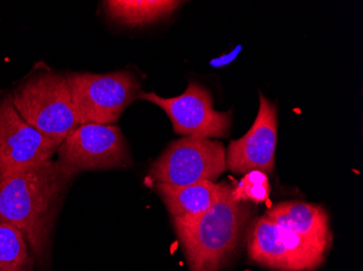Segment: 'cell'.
Returning a JSON list of instances; mask_svg holds the SVG:
<instances>
[{
	"label": "cell",
	"instance_id": "cell-1",
	"mask_svg": "<svg viewBox=\"0 0 363 271\" xmlns=\"http://www.w3.org/2000/svg\"><path fill=\"white\" fill-rule=\"evenodd\" d=\"M74 176L52 160L0 176V220L21 232L38 266L46 265L55 220Z\"/></svg>",
	"mask_w": 363,
	"mask_h": 271
},
{
	"label": "cell",
	"instance_id": "cell-2",
	"mask_svg": "<svg viewBox=\"0 0 363 271\" xmlns=\"http://www.w3.org/2000/svg\"><path fill=\"white\" fill-rule=\"evenodd\" d=\"M252 215V207L236 199L233 187L203 213L172 218L191 271H219L235 252Z\"/></svg>",
	"mask_w": 363,
	"mask_h": 271
},
{
	"label": "cell",
	"instance_id": "cell-3",
	"mask_svg": "<svg viewBox=\"0 0 363 271\" xmlns=\"http://www.w3.org/2000/svg\"><path fill=\"white\" fill-rule=\"evenodd\" d=\"M20 115L60 146L79 126L67 77L52 71L32 75L11 95Z\"/></svg>",
	"mask_w": 363,
	"mask_h": 271
},
{
	"label": "cell",
	"instance_id": "cell-4",
	"mask_svg": "<svg viewBox=\"0 0 363 271\" xmlns=\"http://www.w3.org/2000/svg\"><path fill=\"white\" fill-rule=\"evenodd\" d=\"M73 105L79 125L87 123L111 125L122 112L138 99L140 83L126 71L94 74L72 73L67 75Z\"/></svg>",
	"mask_w": 363,
	"mask_h": 271
},
{
	"label": "cell",
	"instance_id": "cell-5",
	"mask_svg": "<svg viewBox=\"0 0 363 271\" xmlns=\"http://www.w3.org/2000/svg\"><path fill=\"white\" fill-rule=\"evenodd\" d=\"M226 169V150L221 142L183 137L169 144L155 161L150 178L156 183L171 185L216 183Z\"/></svg>",
	"mask_w": 363,
	"mask_h": 271
},
{
	"label": "cell",
	"instance_id": "cell-6",
	"mask_svg": "<svg viewBox=\"0 0 363 271\" xmlns=\"http://www.w3.org/2000/svg\"><path fill=\"white\" fill-rule=\"evenodd\" d=\"M247 250L254 262L281 271H313L323 263L325 250L273 223L266 215L252 224Z\"/></svg>",
	"mask_w": 363,
	"mask_h": 271
},
{
	"label": "cell",
	"instance_id": "cell-7",
	"mask_svg": "<svg viewBox=\"0 0 363 271\" xmlns=\"http://www.w3.org/2000/svg\"><path fill=\"white\" fill-rule=\"evenodd\" d=\"M58 160L75 175L84 171L125 168L132 165L123 134L118 126L79 125L59 146Z\"/></svg>",
	"mask_w": 363,
	"mask_h": 271
},
{
	"label": "cell",
	"instance_id": "cell-8",
	"mask_svg": "<svg viewBox=\"0 0 363 271\" xmlns=\"http://www.w3.org/2000/svg\"><path fill=\"white\" fill-rule=\"evenodd\" d=\"M138 99L154 103L166 112L175 134L185 137H226L232 124V113L214 110L211 93L197 81H191L186 91L173 98L140 91Z\"/></svg>",
	"mask_w": 363,
	"mask_h": 271
},
{
	"label": "cell",
	"instance_id": "cell-9",
	"mask_svg": "<svg viewBox=\"0 0 363 271\" xmlns=\"http://www.w3.org/2000/svg\"><path fill=\"white\" fill-rule=\"evenodd\" d=\"M58 148L20 115L11 95L0 101V176L50 161Z\"/></svg>",
	"mask_w": 363,
	"mask_h": 271
},
{
	"label": "cell",
	"instance_id": "cell-10",
	"mask_svg": "<svg viewBox=\"0 0 363 271\" xmlns=\"http://www.w3.org/2000/svg\"><path fill=\"white\" fill-rule=\"evenodd\" d=\"M252 128L240 139L233 140L226 151V168L236 174L274 171L277 142V109L263 93Z\"/></svg>",
	"mask_w": 363,
	"mask_h": 271
},
{
	"label": "cell",
	"instance_id": "cell-11",
	"mask_svg": "<svg viewBox=\"0 0 363 271\" xmlns=\"http://www.w3.org/2000/svg\"><path fill=\"white\" fill-rule=\"evenodd\" d=\"M266 216L273 223L328 250L332 243L330 218L321 205L307 202H282L271 207Z\"/></svg>",
	"mask_w": 363,
	"mask_h": 271
},
{
	"label": "cell",
	"instance_id": "cell-12",
	"mask_svg": "<svg viewBox=\"0 0 363 271\" xmlns=\"http://www.w3.org/2000/svg\"><path fill=\"white\" fill-rule=\"evenodd\" d=\"M156 191L172 218L191 217L209 209L234 185L228 183L201 181L189 185L156 183Z\"/></svg>",
	"mask_w": 363,
	"mask_h": 271
},
{
	"label": "cell",
	"instance_id": "cell-13",
	"mask_svg": "<svg viewBox=\"0 0 363 271\" xmlns=\"http://www.w3.org/2000/svg\"><path fill=\"white\" fill-rule=\"evenodd\" d=\"M181 4L174 0H108L104 7L110 19L134 28L166 19Z\"/></svg>",
	"mask_w": 363,
	"mask_h": 271
},
{
	"label": "cell",
	"instance_id": "cell-14",
	"mask_svg": "<svg viewBox=\"0 0 363 271\" xmlns=\"http://www.w3.org/2000/svg\"><path fill=\"white\" fill-rule=\"evenodd\" d=\"M35 260L24 236L0 220V271H33Z\"/></svg>",
	"mask_w": 363,
	"mask_h": 271
},
{
	"label": "cell",
	"instance_id": "cell-15",
	"mask_svg": "<svg viewBox=\"0 0 363 271\" xmlns=\"http://www.w3.org/2000/svg\"><path fill=\"white\" fill-rule=\"evenodd\" d=\"M271 187L269 178L264 173L252 171L242 177L238 185L234 187V195L240 201L262 203L270 195Z\"/></svg>",
	"mask_w": 363,
	"mask_h": 271
},
{
	"label": "cell",
	"instance_id": "cell-16",
	"mask_svg": "<svg viewBox=\"0 0 363 271\" xmlns=\"http://www.w3.org/2000/svg\"><path fill=\"white\" fill-rule=\"evenodd\" d=\"M240 52H242V46H238L234 49L233 52H230V54H223V56L212 60L211 62H210V65L214 67V69H220V67H226V65L230 64V63L235 61V59L238 58Z\"/></svg>",
	"mask_w": 363,
	"mask_h": 271
}]
</instances>
